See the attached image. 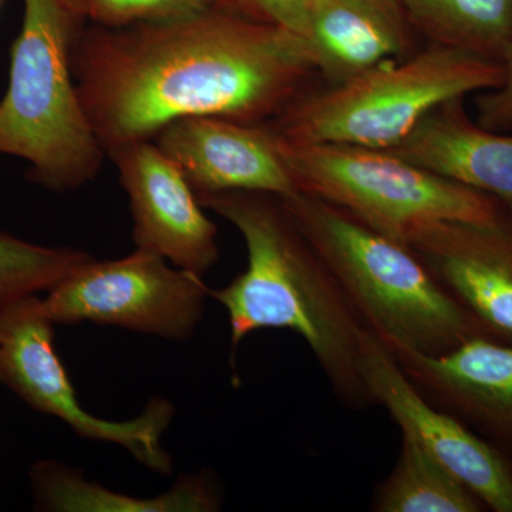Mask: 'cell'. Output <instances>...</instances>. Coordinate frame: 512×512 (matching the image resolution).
<instances>
[{
    "label": "cell",
    "instance_id": "6da1fadb",
    "mask_svg": "<svg viewBox=\"0 0 512 512\" xmlns=\"http://www.w3.org/2000/svg\"><path fill=\"white\" fill-rule=\"evenodd\" d=\"M72 63L106 154L187 117L266 123L319 76L303 37L217 8L121 28L89 23Z\"/></svg>",
    "mask_w": 512,
    "mask_h": 512
},
{
    "label": "cell",
    "instance_id": "7a4b0ae2",
    "mask_svg": "<svg viewBox=\"0 0 512 512\" xmlns=\"http://www.w3.org/2000/svg\"><path fill=\"white\" fill-rule=\"evenodd\" d=\"M195 195L237 228L247 248L245 271L210 289L228 313L232 362L256 330H292L312 350L340 403L352 410L372 406L359 363L365 323L282 198L252 191Z\"/></svg>",
    "mask_w": 512,
    "mask_h": 512
},
{
    "label": "cell",
    "instance_id": "3957f363",
    "mask_svg": "<svg viewBox=\"0 0 512 512\" xmlns=\"http://www.w3.org/2000/svg\"><path fill=\"white\" fill-rule=\"evenodd\" d=\"M282 201L365 326L386 345L439 356L483 338L412 248L312 195Z\"/></svg>",
    "mask_w": 512,
    "mask_h": 512
},
{
    "label": "cell",
    "instance_id": "277c9868",
    "mask_svg": "<svg viewBox=\"0 0 512 512\" xmlns=\"http://www.w3.org/2000/svg\"><path fill=\"white\" fill-rule=\"evenodd\" d=\"M86 22L69 0H23L10 47L9 83L0 100V154L29 164L33 183L77 190L107 157L74 80V40Z\"/></svg>",
    "mask_w": 512,
    "mask_h": 512
},
{
    "label": "cell",
    "instance_id": "5b68a950",
    "mask_svg": "<svg viewBox=\"0 0 512 512\" xmlns=\"http://www.w3.org/2000/svg\"><path fill=\"white\" fill-rule=\"evenodd\" d=\"M503 77V63L427 42L346 82L306 90L265 124L299 143L390 150L440 104L497 89Z\"/></svg>",
    "mask_w": 512,
    "mask_h": 512
},
{
    "label": "cell",
    "instance_id": "8992f818",
    "mask_svg": "<svg viewBox=\"0 0 512 512\" xmlns=\"http://www.w3.org/2000/svg\"><path fill=\"white\" fill-rule=\"evenodd\" d=\"M274 136L299 191L342 208L403 244L414 229L431 222L493 221L505 211L490 195L387 150Z\"/></svg>",
    "mask_w": 512,
    "mask_h": 512
},
{
    "label": "cell",
    "instance_id": "52a82bcc",
    "mask_svg": "<svg viewBox=\"0 0 512 512\" xmlns=\"http://www.w3.org/2000/svg\"><path fill=\"white\" fill-rule=\"evenodd\" d=\"M210 288L202 275L137 249L113 261L87 262L40 298L53 325L93 323L168 340L194 335Z\"/></svg>",
    "mask_w": 512,
    "mask_h": 512
},
{
    "label": "cell",
    "instance_id": "ba28073f",
    "mask_svg": "<svg viewBox=\"0 0 512 512\" xmlns=\"http://www.w3.org/2000/svg\"><path fill=\"white\" fill-rule=\"evenodd\" d=\"M39 301L33 296L0 316L2 383L82 439L117 444L154 473H171L173 460L161 440L174 419L173 404L154 397L140 416L124 421L87 412L57 355L55 325L43 315Z\"/></svg>",
    "mask_w": 512,
    "mask_h": 512
},
{
    "label": "cell",
    "instance_id": "9c48e42d",
    "mask_svg": "<svg viewBox=\"0 0 512 512\" xmlns=\"http://www.w3.org/2000/svg\"><path fill=\"white\" fill-rule=\"evenodd\" d=\"M359 363L372 403L456 476L485 508L512 512V460L456 416L434 406L373 330H359Z\"/></svg>",
    "mask_w": 512,
    "mask_h": 512
},
{
    "label": "cell",
    "instance_id": "30bf717a",
    "mask_svg": "<svg viewBox=\"0 0 512 512\" xmlns=\"http://www.w3.org/2000/svg\"><path fill=\"white\" fill-rule=\"evenodd\" d=\"M107 157L119 171L137 249L204 276L220 259L218 228L205 215L183 171L157 146L136 141Z\"/></svg>",
    "mask_w": 512,
    "mask_h": 512
},
{
    "label": "cell",
    "instance_id": "8fae6325",
    "mask_svg": "<svg viewBox=\"0 0 512 512\" xmlns=\"http://www.w3.org/2000/svg\"><path fill=\"white\" fill-rule=\"evenodd\" d=\"M483 338L512 346V217L493 221H440L406 239Z\"/></svg>",
    "mask_w": 512,
    "mask_h": 512
},
{
    "label": "cell",
    "instance_id": "7c38bea8",
    "mask_svg": "<svg viewBox=\"0 0 512 512\" xmlns=\"http://www.w3.org/2000/svg\"><path fill=\"white\" fill-rule=\"evenodd\" d=\"M154 141L195 194L252 191L289 198L301 192L265 123L187 117L165 126Z\"/></svg>",
    "mask_w": 512,
    "mask_h": 512
},
{
    "label": "cell",
    "instance_id": "4fadbf2b",
    "mask_svg": "<svg viewBox=\"0 0 512 512\" xmlns=\"http://www.w3.org/2000/svg\"><path fill=\"white\" fill-rule=\"evenodd\" d=\"M389 348L426 399L512 460V346L473 338L439 356Z\"/></svg>",
    "mask_w": 512,
    "mask_h": 512
},
{
    "label": "cell",
    "instance_id": "5bb4252c",
    "mask_svg": "<svg viewBox=\"0 0 512 512\" xmlns=\"http://www.w3.org/2000/svg\"><path fill=\"white\" fill-rule=\"evenodd\" d=\"M387 151L490 195L512 217V134L481 127L468 116L464 99L440 104Z\"/></svg>",
    "mask_w": 512,
    "mask_h": 512
},
{
    "label": "cell",
    "instance_id": "9a60e30c",
    "mask_svg": "<svg viewBox=\"0 0 512 512\" xmlns=\"http://www.w3.org/2000/svg\"><path fill=\"white\" fill-rule=\"evenodd\" d=\"M417 36L403 0H312L305 40L319 76L338 84L412 55Z\"/></svg>",
    "mask_w": 512,
    "mask_h": 512
},
{
    "label": "cell",
    "instance_id": "2e32d148",
    "mask_svg": "<svg viewBox=\"0 0 512 512\" xmlns=\"http://www.w3.org/2000/svg\"><path fill=\"white\" fill-rule=\"evenodd\" d=\"M33 497L40 510L56 512H214L222 497L214 477L190 474L180 478L167 493L134 497L114 493L87 481L76 468L39 461L30 470Z\"/></svg>",
    "mask_w": 512,
    "mask_h": 512
},
{
    "label": "cell",
    "instance_id": "e0dca14e",
    "mask_svg": "<svg viewBox=\"0 0 512 512\" xmlns=\"http://www.w3.org/2000/svg\"><path fill=\"white\" fill-rule=\"evenodd\" d=\"M427 42L503 62L512 46V0H403Z\"/></svg>",
    "mask_w": 512,
    "mask_h": 512
},
{
    "label": "cell",
    "instance_id": "ac0fdd59",
    "mask_svg": "<svg viewBox=\"0 0 512 512\" xmlns=\"http://www.w3.org/2000/svg\"><path fill=\"white\" fill-rule=\"evenodd\" d=\"M373 512H483L476 494L461 483L419 441L402 431L399 457L376 485Z\"/></svg>",
    "mask_w": 512,
    "mask_h": 512
},
{
    "label": "cell",
    "instance_id": "d6986e66",
    "mask_svg": "<svg viewBox=\"0 0 512 512\" xmlns=\"http://www.w3.org/2000/svg\"><path fill=\"white\" fill-rule=\"evenodd\" d=\"M93 259L79 249L45 247L0 232V316L19 302L49 292Z\"/></svg>",
    "mask_w": 512,
    "mask_h": 512
},
{
    "label": "cell",
    "instance_id": "ffe728a7",
    "mask_svg": "<svg viewBox=\"0 0 512 512\" xmlns=\"http://www.w3.org/2000/svg\"><path fill=\"white\" fill-rule=\"evenodd\" d=\"M69 3L84 22L107 28L187 18L215 8V0H69Z\"/></svg>",
    "mask_w": 512,
    "mask_h": 512
},
{
    "label": "cell",
    "instance_id": "44dd1931",
    "mask_svg": "<svg viewBox=\"0 0 512 512\" xmlns=\"http://www.w3.org/2000/svg\"><path fill=\"white\" fill-rule=\"evenodd\" d=\"M312 0H215V8L278 26L306 39Z\"/></svg>",
    "mask_w": 512,
    "mask_h": 512
},
{
    "label": "cell",
    "instance_id": "7402d4cb",
    "mask_svg": "<svg viewBox=\"0 0 512 512\" xmlns=\"http://www.w3.org/2000/svg\"><path fill=\"white\" fill-rule=\"evenodd\" d=\"M503 83L497 89L477 94L476 121L481 127L498 133L512 131V46L503 59Z\"/></svg>",
    "mask_w": 512,
    "mask_h": 512
},
{
    "label": "cell",
    "instance_id": "603a6c76",
    "mask_svg": "<svg viewBox=\"0 0 512 512\" xmlns=\"http://www.w3.org/2000/svg\"><path fill=\"white\" fill-rule=\"evenodd\" d=\"M0 383H2V367H0Z\"/></svg>",
    "mask_w": 512,
    "mask_h": 512
}]
</instances>
